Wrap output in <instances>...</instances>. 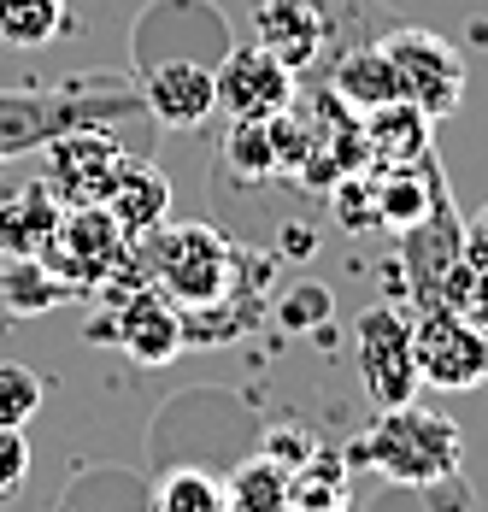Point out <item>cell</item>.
<instances>
[{"label":"cell","mask_w":488,"mask_h":512,"mask_svg":"<svg viewBox=\"0 0 488 512\" xmlns=\"http://www.w3.org/2000/svg\"><path fill=\"white\" fill-rule=\"evenodd\" d=\"M465 254H471L465 218H459V206H453V189L441 183L430 218L412 224V230H400V265H406V277H412V301H418V307H436L441 277H447Z\"/></svg>","instance_id":"cell-11"},{"label":"cell","mask_w":488,"mask_h":512,"mask_svg":"<svg viewBox=\"0 0 488 512\" xmlns=\"http://www.w3.org/2000/svg\"><path fill=\"white\" fill-rule=\"evenodd\" d=\"M465 242H471V254H477V259H488V206L465 224Z\"/></svg>","instance_id":"cell-23"},{"label":"cell","mask_w":488,"mask_h":512,"mask_svg":"<svg viewBox=\"0 0 488 512\" xmlns=\"http://www.w3.org/2000/svg\"><path fill=\"white\" fill-rule=\"evenodd\" d=\"M400 12L389 0H253V42L277 53L294 77H330L336 59L383 42Z\"/></svg>","instance_id":"cell-1"},{"label":"cell","mask_w":488,"mask_h":512,"mask_svg":"<svg viewBox=\"0 0 488 512\" xmlns=\"http://www.w3.org/2000/svg\"><path fill=\"white\" fill-rule=\"evenodd\" d=\"M59 36H71L65 0H0V42L6 48H48Z\"/></svg>","instance_id":"cell-16"},{"label":"cell","mask_w":488,"mask_h":512,"mask_svg":"<svg viewBox=\"0 0 488 512\" xmlns=\"http://www.w3.org/2000/svg\"><path fill=\"white\" fill-rule=\"evenodd\" d=\"M383 53H389L394 65V83H400V101H412L424 118H447V112H459L465 101V53L453 48L447 36L436 30H418V24H394L389 36H383Z\"/></svg>","instance_id":"cell-5"},{"label":"cell","mask_w":488,"mask_h":512,"mask_svg":"<svg viewBox=\"0 0 488 512\" xmlns=\"http://www.w3.org/2000/svg\"><path fill=\"white\" fill-rule=\"evenodd\" d=\"M124 248H130V236L118 230V218L106 206H65L36 259L65 289H89V283L112 277V265L124 259Z\"/></svg>","instance_id":"cell-9"},{"label":"cell","mask_w":488,"mask_h":512,"mask_svg":"<svg viewBox=\"0 0 488 512\" xmlns=\"http://www.w3.org/2000/svg\"><path fill=\"white\" fill-rule=\"evenodd\" d=\"M100 206H106V212L118 218V230L136 242V236H153V230L165 224V212H171V183H165V171H159V165L124 159V171H118L112 195H106Z\"/></svg>","instance_id":"cell-13"},{"label":"cell","mask_w":488,"mask_h":512,"mask_svg":"<svg viewBox=\"0 0 488 512\" xmlns=\"http://www.w3.org/2000/svg\"><path fill=\"white\" fill-rule=\"evenodd\" d=\"M330 289H318V283H300L294 295H283V324L294 330H306V324H318V318H330Z\"/></svg>","instance_id":"cell-22"},{"label":"cell","mask_w":488,"mask_h":512,"mask_svg":"<svg viewBox=\"0 0 488 512\" xmlns=\"http://www.w3.org/2000/svg\"><path fill=\"white\" fill-rule=\"evenodd\" d=\"M153 512H236V507H230V483H218L212 471L183 465V471H171V477L159 483Z\"/></svg>","instance_id":"cell-18"},{"label":"cell","mask_w":488,"mask_h":512,"mask_svg":"<svg viewBox=\"0 0 488 512\" xmlns=\"http://www.w3.org/2000/svg\"><path fill=\"white\" fill-rule=\"evenodd\" d=\"M436 307L459 312L465 324L488 330V259H477V254H465V259H459V265H453V271L441 277Z\"/></svg>","instance_id":"cell-19"},{"label":"cell","mask_w":488,"mask_h":512,"mask_svg":"<svg viewBox=\"0 0 488 512\" xmlns=\"http://www.w3.org/2000/svg\"><path fill=\"white\" fill-rule=\"evenodd\" d=\"M42 183L53 189L59 206H100L112 195L118 171H124V148L112 142V130H71V136H53L42 148Z\"/></svg>","instance_id":"cell-10"},{"label":"cell","mask_w":488,"mask_h":512,"mask_svg":"<svg viewBox=\"0 0 488 512\" xmlns=\"http://www.w3.org/2000/svg\"><path fill=\"white\" fill-rule=\"evenodd\" d=\"M59 212L65 206L53 201V189L42 177L24 183L18 195H6L0 201V259H36L42 242L53 236V224H59Z\"/></svg>","instance_id":"cell-14"},{"label":"cell","mask_w":488,"mask_h":512,"mask_svg":"<svg viewBox=\"0 0 488 512\" xmlns=\"http://www.w3.org/2000/svg\"><path fill=\"white\" fill-rule=\"evenodd\" d=\"M89 336L118 342L136 365H171V359L183 354V342H189L183 336V312L171 307V301H159V295H130L106 324L89 318Z\"/></svg>","instance_id":"cell-12"},{"label":"cell","mask_w":488,"mask_h":512,"mask_svg":"<svg viewBox=\"0 0 488 512\" xmlns=\"http://www.w3.org/2000/svg\"><path fill=\"white\" fill-rule=\"evenodd\" d=\"M218 59L224 53L165 48V42L136 36V95H142V112L159 130H200L218 112V89H212Z\"/></svg>","instance_id":"cell-4"},{"label":"cell","mask_w":488,"mask_h":512,"mask_svg":"<svg viewBox=\"0 0 488 512\" xmlns=\"http://www.w3.org/2000/svg\"><path fill=\"white\" fill-rule=\"evenodd\" d=\"M212 89H218V112L230 124H271L277 112L300 101V77L259 42H242V48L230 42L212 71Z\"/></svg>","instance_id":"cell-7"},{"label":"cell","mask_w":488,"mask_h":512,"mask_svg":"<svg viewBox=\"0 0 488 512\" xmlns=\"http://www.w3.org/2000/svg\"><path fill=\"white\" fill-rule=\"evenodd\" d=\"M353 460L400 489H436L447 477H459V465H465V430L424 401L377 407L371 430L353 442Z\"/></svg>","instance_id":"cell-2"},{"label":"cell","mask_w":488,"mask_h":512,"mask_svg":"<svg viewBox=\"0 0 488 512\" xmlns=\"http://www.w3.org/2000/svg\"><path fill=\"white\" fill-rule=\"evenodd\" d=\"M59 295H71V289L53 277L42 259H6V265H0V307H12L18 318L48 312Z\"/></svg>","instance_id":"cell-17"},{"label":"cell","mask_w":488,"mask_h":512,"mask_svg":"<svg viewBox=\"0 0 488 512\" xmlns=\"http://www.w3.org/2000/svg\"><path fill=\"white\" fill-rule=\"evenodd\" d=\"M42 401H48L42 377L30 365H18V359H0V424L6 430H24L42 412Z\"/></svg>","instance_id":"cell-20"},{"label":"cell","mask_w":488,"mask_h":512,"mask_svg":"<svg viewBox=\"0 0 488 512\" xmlns=\"http://www.w3.org/2000/svg\"><path fill=\"white\" fill-rule=\"evenodd\" d=\"M24 477H30V442H24V430L0 424V507L24 489Z\"/></svg>","instance_id":"cell-21"},{"label":"cell","mask_w":488,"mask_h":512,"mask_svg":"<svg viewBox=\"0 0 488 512\" xmlns=\"http://www.w3.org/2000/svg\"><path fill=\"white\" fill-rule=\"evenodd\" d=\"M147 271H153V283L165 289L171 307L200 312V307H218V301L236 295L242 254L212 224H171V230L147 236Z\"/></svg>","instance_id":"cell-3"},{"label":"cell","mask_w":488,"mask_h":512,"mask_svg":"<svg viewBox=\"0 0 488 512\" xmlns=\"http://www.w3.org/2000/svg\"><path fill=\"white\" fill-rule=\"evenodd\" d=\"M412 359H418V383H430L441 395H465L488 383V330L465 324L447 307H418L412 318Z\"/></svg>","instance_id":"cell-6"},{"label":"cell","mask_w":488,"mask_h":512,"mask_svg":"<svg viewBox=\"0 0 488 512\" xmlns=\"http://www.w3.org/2000/svg\"><path fill=\"white\" fill-rule=\"evenodd\" d=\"M353 359L365 377L371 407H400L418 401V359H412V318L400 307H365L353 324Z\"/></svg>","instance_id":"cell-8"},{"label":"cell","mask_w":488,"mask_h":512,"mask_svg":"<svg viewBox=\"0 0 488 512\" xmlns=\"http://www.w3.org/2000/svg\"><path fill=\"white\" fill-rule=\"evenodd\" d=\"M359 124H365V154L383 159V171H394V165H418V159L430 154V118H424L412 101L377 106V112H365Z\"/></svg>","instance_id":"cell-15"}]
</instances>
